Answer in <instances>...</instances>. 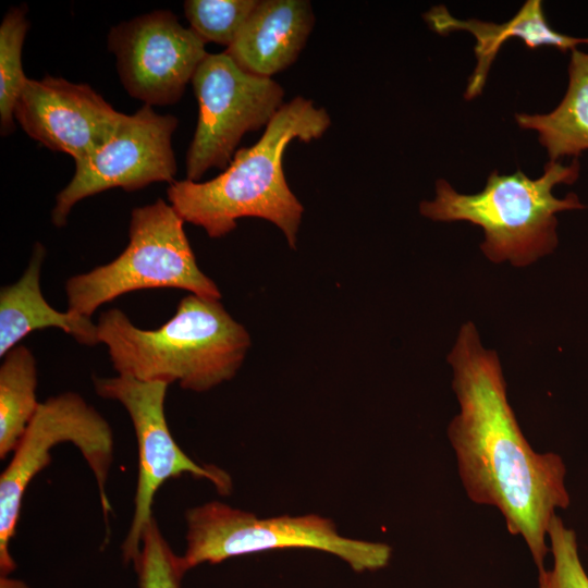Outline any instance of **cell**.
<instances>
[{
    "instance_id": "3957f363",
    "label": "cell",
    "mask_w": 588,
    "mask_h": 588,
    "mask_svg": "<svg viewBox=\"0 0 588 588\" xmlns=\"http://www.w3.org/2000/svg\"><path fill=\"white\" fill-rule=\"evenodd\" d=\"M97 332L119 375L176 382L194 392L231 380L250 346L249 333L220 299L195 294L183 297L173 317L157 329H140L111 308L100 314Z\"/></svg>"
},
{
    "instance_id": "2e32d148",
    "label": "cell",
    "mask_w": 588,
    "mask_h": 588,
    "mask_svg": "<svg viewBox=\"0 0 588 588\" xmlns=\"http://www.w3.org/2000/svg\"><path fill=\"white\" fill-rule=\"evenodd\" d=\"M522 128L538 132L550 161L563 156L577 157L588 149V53L572 50L568 86L559 106L546 114L517 113Z\"/></svg>"
},
{
    "instance_id": "ffe728a7",
    "label": "cell",
    "mask_w": 588,
    "mask_h": 588,
    "mask_svg": "<svg viewBox=\"0 0 588 588\" xmlns=\"http://www.w3.org/2000/svg\"><path fill=\"white\" fill-rule=\"evenodd\" d=\"M553 564L538 572V588H588V575L579 558L574 529L554 514L547 531Z\"/></svg>"
},
{
    "instance_id": "7a4b0ae2",
    "label": "cell",
    "mask_w": 588,
    "mask_h": 588,
    "mask_svg": "<svg viewBox=\"0 0 588 588\" xmlns=\"http://www.w3.org/2000/svg\"><path fill=\"white\" fill-rule=\"evenodd\" d=\"M330 125L326 109L297 96L281 107L253 146L235 152L219 175L205 182L185 179L170 184L169 204L185 222L203 228L211 238L232 232L240 218L268 220L294 249L304 208L286 182L282 158L291 140L318 139Z\"/></svg>"
},
{
    "instance_id": "ac0fdd59",
    "label": "cell",
    "mask_w": 588,
    "mask_h": 588,
    "mask_svg": "<svg viewBox=\"0 0 588 588\" xmlns=\"http://www.w3.org/2000/svg\"><path fill=\"white\" fill-rule=\"evenodd\" d=\"M25 5L12 7L0 25V130L7 136L14 131V110L28 81L22 65V50L28 29Z\"/></svg>"
},
{
    "instance_id": "277c9868",
    "label": "cell",
    "mask_w": 588,
    "mask_h": 588,
    "mask_svg": "<svg viewBox=\"0 0 588 588\" xmlns=\"http://www.w3.org/2000/svg\"><path fill=\"white\" fill-rule=\"evenodd\" d=\"M578 174L577 158L569 166L547 162L537 179L520 170L509 175L493 170L482 191L469 195L457 193L440 179L434 199L422 201L419 211L434 221H466L481 226L485 240L480 248L488 259L526 267L556 247L555 215L584 208L576 194L562 199L552 194L556 184H572Z\"/></svg>"
},
{
    "instance_id": "44dd1931",
    "label": "cell",
    "mask_w": 588,
    "mask_h": 588,
    "mask_svg": "<svg viewBox=\"0 0 588 588\" xmlns=\"http://www.w3.org/2000/svg\"><path fill=\"white\" fill-rule=\"evenodd\" d=\"M133 564L139 588H181L187 573L155 518L143 536L140 552Z\"/></svg>"
},
{
    "instance_id": "9c48e42d",
    "label": "cell",
    "mask_w": 588,
    "mask_h": 588,
    "mask_svg": "<svg viewBox=\"0 0 588 588\" xmlns=\"http://www.w3.org/2000/svg\"><path fill=\"white\" fill-rule=\"evenodd\" d=\"M96 393L123 405L132 420L138 450V473L131 526L122 543L125 563L137 559L143 536L155 518L158 489L169 479L191 475L211 482L218 493H231V476L222 468L191 458L174 440L164 414L167 383L118 375L93 378Z\"/></svg>"
},
{
    "instance_id": "8fae6325",
    "label": "cell",
    "mask_w": 588,
    "mask_h": 588,
    "mask_svg": "<svg viewBox=\"0 0 588 588\" xmlns=\"http://www.w3.org/2000/svg\"><path fill=\"white\" fill-rule=\"evenodd\" d=\"M205 41L173 12L157 10L111 28L108 48L125 90L148 106L177 102L207 57Z\"/></svg>"
},
{
    "instance_id": "4fadbf2b",
    "label": "cell",
    "mask_w": 588,
    "mask_h": 588,
    "mask_svg": "<svg viewBox=\"0 0 588 588\" xmlns=\"http://www.w3.org/2000/svg\"><path fill=\"white\" fill-rule=\"evenodd\" d=\"M314 24L309 1H258L225 53L244 71L271 77L296 61Z\"/></svg>"
},
{
    "instance_id": "52a82bcc",
    "label": "cell",
    "mask_w": 588,
    "mask_h": 588,
    "mask_svg": "<svg viewBox=\"0 0 588 588\" xmlns=\"http://www.w3.org/2000/svg\"><path fill=\"white\" fill-rule=\"evenodd\" d=\"M74 444L94 474L108 541L112 506L107 481L113 462V432L106 418L78 393L64 392L40 402L39 407L0 476V573L8 577L16 564L10 553L26 488L52 461L51 449Z\"/></svg>"
},
{
    "instance_id": "9a60e30c",
    "label": "cell",
    "mask_w": 588,
    "mask_h": 588,
    "mask_svg": "<svg viewBox=\"0 0 588 588\" xmlns=\"http://www.w3.org/2000/svg\"><path fill=\"white\" fill-rule=\"evenodd\" d=\"M46 249L37 242L27 268L13 284L0 290V356L30 332L57 328L70 334L79 344L95 346L99 343L97 323L76 311H59L45 299L40 289V272Z\"/></svg>"
},
{
    "instance_id": "5bb4252c",
    "label": "cell",
    "mask_w": 588,
    "mask_h": 588,
    "mask_svg": "<svg viewBox=\"0 0 588 588\" xmlns=\"http://www.w3.org/2000/svg\"><path fill=\"white\" fill-rule=\"evenodd\" d=\"M430 27L442 35L451 32H469L476 39V68L468 79L465 91L467 100L478 96L487 81L502 45L510 38L524 40L529 49L551 46L561 51L574 50L578 44L587 42V38H575L554 30L547 22L542 2L528 0L507 22L497 24L479 20H458L450 14L444 5L432 8L425 15Z\"/></svg>"
},
{
    "instance_id": "d6986e66",
    "label": "cell",
    "mask_w": 588,
    "mask_h": 588,
    "mask_svg": "<svg viewBox=\"0 0 588 588\" xmlns=\"http://www.w3.org/2000/svg\"><path fill=\"white\" fill-rule=\"evenodd\" d=\"M257 3V0H187L184 13L191 29L205 42L229 48Z\"/></svg>"
},
{
    "instance_id": "30bf717a",
    "label": "cell",
    "mask_w": 588,
    "mask_h": 588,
    "mask_svg": "<svg viewBox=\"0 0 588 588\" xmlns=\"http://www.w3.org/2000/svg\"><path fill=\"white\" fill-rule=\"evenodd\" d=\"M179 124L171 114H159L144 105L123 114L110 137L86 158L75 161L71 181L56 196L52 223L66 224L81 200L120 187L133 192L155 182L174 183L176 160L172 136Z\"/></svg>"
},
{
    "instance_id": "5b68a950",
    "label": "cell",
    "mask_w": 588,
    "mask_h": 588,
    "mask_svg": "<svg viewBox=\"0 0 588 588\" xmlns=\"http://www.w3.org/2000/svg\"><path fill=\"white\" fill-rule=\"evenodd\" d=\"M184 222L161 198L134 208L124 250L109 264L66 280L69 309L90 317L101 305L145 289H180L220 299L217 284L196 262Z\"/></svg>"
},
{
    "instance_id": "6da1fadb",
    "label": "cell",
    "mask_w": 588,
    "mask_h": 588,
    "mask_svg": "<svg viewBox=\"0 0 588 588\" xmlns=\"http://www.w3.org/2000/svg\"><path fill=\"white\" fill-rule=\"evenodd\" d=\"M448 362L460 405L448 437L466 494L495 507L543 571L549 523L571 502L566 466L559 454L538 453L526 440L507 400L499 356L482 346L471 321L461 327Z\"/></svg>"
},
{
    "instance_id": "8992f818",
    "label": "cell",
    "mask_w": 588,
    "mask_h": 588,
    "mask_svg": "<svg viewBox=\"0 0 588 588\" xmlns=\"http://www.w3.org/2000/svg\"><path fill=\"white\" fill-rule=\"evenodd\" d=\"M186 547L181 562L186 572L203 563L282 549H311L334 554L355 572L385 567L392 548L343 537L336 525L318 514L261 518L220 501L191 507L185 513Z\"/></svg>"
},
{
    "instance_id": "7402d4cb",
    "label": "cell",
    "mask_w": 588,
    "mask_h": 588,
    "mask_svg": "<svg viewBox=\"0 0 588 588\" xmlns=\"http://www.w3.org/2000/svg\"><path fill=\"white\" fill-rule=\"evenodd\" d=\"M587 44H588V38H587Z\"/></svg>"
},
{
    "instance_id": "7c38bea8",
    "label": "cell",
    "mask_w": 588,
    "mask_h": 588,
    "mask_svg": "<svg viewBox=\"0 0 588 588\" xmlns=\"http://www.w3.org/2000/svg\"><path fill=\"white\" fill-rule=\"evenodd\" d=\"M122 113L84 83L61 77L28 78L14 119L33 139L79 161L101 146Z\"/></svg>"
},
{
    "instance_id": "ba28073f",
    "label": "cell",
    "mask_w": 588,
    "mask_h": 588,
    "mask_svg": "<svg viewBox=\"0 0 588 588\" xmlns=\"http://www.w3.org/2000/svg\"><path fill=\"white\" fill-rule=\"evenodd\" d=\"M192 84L199 109L185 171L198 182L209 169L229 166L247 132L270 123L284 105V89L271 77L244 71L225 52L208 53Z\"/></svg>"
},
{
    "instance_id": "e0dca14e",
    "label": "cell",
    "mask_w": 588,
    "mask_h": 588,
    "mask_svg": "<svg viewBox=\"0 0 588 588\" xmlns=\"http://www.w3.org/2000/svg\"><path fill=\"white\" fill-rule=\"evenodd\" d=\"M0 366V458L13 453L35 416L37 367L33 352L23 344L10 350Z\"/></svg>"
}]
</instances>
